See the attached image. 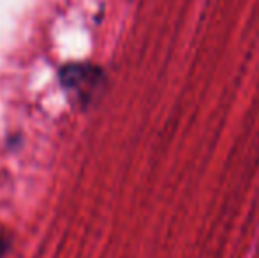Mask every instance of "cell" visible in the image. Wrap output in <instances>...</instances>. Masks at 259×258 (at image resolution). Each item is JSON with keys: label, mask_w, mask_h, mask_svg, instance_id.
<instances>
[{"label": "cell", "mask_w": 259, "mask_h": 258, "mask_svg": "<svg viewBox=\"0 0 259 258\" xmlns=\"http://www.w3.org/2000/svg\"><path fill=\"white\" fill-rule=\"evenodd\" d=\"M9 251V241L4 237H0V258L6 256V253Z\"/></svg>", "instance_id": "2"}, {"label": "cell", "mask_w": 259, "mask_h": 258, "mask_svg": "<svg viewBox=\"0 0 259 258\" xmlns=\"http://www.w3.org/2000/svg\"><path fill=\"white\" fill-rule=\"evenodd\" d=\"M62 87L79 101L81 106L94 103L99 90L104 87V72L92 64H67L58 71Z\"/></svg>", "instance_id": "1"}]
</instances>
